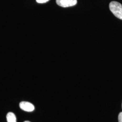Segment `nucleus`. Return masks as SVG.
<instances>
[{"mask_svg": "<svg viewBox=\"0 0 122 122\" xmlns=\"http://www.w3.org/2000/svg\"><path fill=\"white\" fill-rule=\"evenodd\" d=\"M110 11L118 19L122 20V5L117 1H111L109 5Z\"/></svg>", "mask_w": 122, "mask_h": 122, "instance_id": "1", "label": "nucleus"}, {"mask_svg": "<svg viewBox=\"0 0 122 122\" xmlns=\"http://www.w3.org/2000/svg\"><path fill=\"white\" fill-rule=\"evenodd\" d=\"M77 0H56V3L62 7H68L77 4Z\"/></svg>", "mask_w": 122, "mask_h": 122, "instance_id": "2", "label": "nucleus"}, {"mask_svg": "<svg viewBox=\"0 0 122 122\" xmlns=\"http://www.w3.org/2000/svg\"><path fill=\"white\" fill-rule=\"evenodd\" d=\"M19 105L21 109L26 112H32L35 109L34 105L29 102L22 101Z\"/></svg>", "mask_w": 122, "mask_h": 122, "instance_id": "3", "label": "nucleus"}, {"mask_svg": "<svg viewBox=\"0 0 122 122\" xmlns=\"http://www.w3.org/2000/svg\"><path fill=\"white\" fill-rule=\"evenodd\" d=\"M7 122H16V118L15 114L12 112H9L6 115Z\"/></svg>", "mask_w": 122, "mask_h": 122, "instance_id": "4", "label": "nucleus"}, {"mask_svg": "<svg viewBox=\"0 0 122 122\" xmlns=\"http://www.w3.org/2000/svg\"><path fill=\"white\" fill-rule=\"evenodd\" d=\"M49 0H36V1L39 3H44L48 2Z\"/></svg>", "mask_w": 122, "mask_h": 122, "instance_id": "5", "label": "nucleus"}, {"mask_svg": "<svg viewBox=\"0 0 122 122\" xmlns=\"http://www.w3.org/2000/svg\"><path fill=\"white\" fill-rule=\"evenodd\" d=\"M118 122H122V112L120 113L118 116Z\"/></svg>", "mask_w": 122, "mask_h": 122, "instance_id": "6", "label": "nucleus"}, {"mask_svg": "<svg viewBox=\"0 0 122 122\" xmlns=\"http://www.w3.org/2000/svg\"><path fill=\"white\" fill-rule=\"evenodd\" d=\"M30 122V121H25V122Z\"/></svg>", "mask_w": 122, "mask_h": 122, "instance_id": "7", "label": "nucleus"}, {"mask_svg": "<svg viewBox=\"0 0 122 122\" xmlns=\"http://www.w3.org/2000/svg\"></svg>", "mask_w": 122, "mask_h": 122, "instance_id": "8", "label": "nucleus"}]
</instances>
